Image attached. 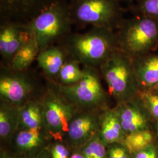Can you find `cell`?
Here are the masks:
<instances>
[{
	"label": "cell",
	"mask_w": 158,
	"mask_h": 158,
	"mask_svg": "<svg viewBox=\"0 0 158 158\" xmlns=\"http://www.w3.org/2000/svg\"><path fill=\"white\" fill-rule=\"evenodd\" d=\"M107 85L109 94L117 104L138 96V83L133 59L119 49L98 68Z\"/></svg>",
	"instance_id": "4"
},
{
	"label": "cell",
	"mask_w": 158,
	"mask_h": 158,
	"mask_svg": "<svg viewBox=\"0 0 158 158\" xmlns=\"http://www.w3.org/2000/svg\"><path fill=\"white\" fill-rule=\"evenodd\" d=\"M126 134L114 108H106L102 114L98 137L107 147L114 143H123Z\"/></svg>",
	"instance_id": "16"
},
{
	"label": "cell",
	"mask_w": 158,
	"mask_h": 158,
	"mask_svg": "<svg viewBox=\"0 0 158 158\" xmlns=\"http://www.w3.org/2000/svg\"><path fill=\"white\" fill-rule=\"evenodd\" d=\"M72 25L69 4L65 0H57L26 23L36 40L40 52L58 44L72 33Z\"/></svg>",
	"instance_id": "2"
},
{
	"label": "cell",
	"mask_w": 158,
	"mask_h": 158,
	"mask_svg": "<svg viewBox=\"0 0 158 158\" xmlns=\"http://www.w3.org/2000/svg\"><path fill=\"white\" fill-rule=\"evenodd\" d=\"M70 158H85L82 153L80 151L79 149H77V151L74 152Z\"/></svg>",
	"instance_id": "29"
},
{
	"label": "cell",
	"mask_w": 158,
	"mask_h": 158,
	"mask_svg": "<svg viewBox=\"0 0 158 158\" xmlns=\"http://www.w3.org/2000/svg\"><path fill=\"white\" fill-rule=\"evenodd\" d=\"M79 149L85 158H107V147L100 139L98 135Z\"/></svg>",
	"instance_id": "22"
},
{
	"label": "cell",
	"mask_w": 158,
	"mask_h": 158,
	"mask_svg": "<svg viewBox=\"0 0 158 158\" xmlns=\"http://www.w3.org/2000/svg\"><path fill=\"white\" fill-rule=\"evenodd\" d=\"M84 76L71 85H56L69 102L79 110H103L108 106L107 93L102 83V75L98 68L82 66Z\"/></svg>",
	"instance_id": "6"
},
{
	"label": "cell",
	"mask_w": 158,
	"mask_h": 158,
	"mask_svg": "<svg viewBox=\"0 0 158 158\" xmlns=\"http://www.w3.org/2000/svg\"><path fill=\"white\" fill-rule=\"evenodd\" d=\"M134 10L138 15L158 21V0H138Z\"/></svg>",
	"instance_id": "23"
},
{
	"label": "cell",
	"mask_w": 158,
	"mask_h": 158,
	"mask_svg": "<svg viewBox=\"0 0 158 158\" xmlns=\"http://www.w3.org/2000/svg\"><path fill=\"white\" fill-rule=\"evenodd\" d=\"M28 70L18 71L1 66L0 101L20 107L40 96L44 89L39 88L36 80Z\"/></svg>",
	"instance_id": "8"
},
{
	"label": "cell",
	"mask_w": 158,
	"mask_h": 158,
	"mask_svg": "<svg viewBox=\"0 0 158 158\" xmlns=\"http://www.w3.org/2000/svg\"><path fill=\"white\" fill-rule=\"evenodd\" d=\"M119 2V1H132V0H118ZM136 1H138V0H136Z\"/></svg>",
	"instance_id": "33"
},
{
	"label": "cell",
	"mask_w": 158,
	"mask_h": 158,
	"mask_svg": "<svg viewBox=\"0 0 158 158\" xmlns=\"http://www.w3.org/2000/svg\"><path fill=\"white\" fill-rule=\"evenodd\" d=\"M36 40L32 36L25 42L13 57L9 68L18 71L28 70L39 54Z\"/></svg>",
	"instance_id": "19"
},
{
	"label": "cell",
	"mask_w": 158,
	"mask_h": 158,
	"mask_svg": "<svg viewBox=\"0 0 158 158\" xmlns=\"http://www.w3.org/2000/svg\"><path fill=\"white\" fill-rule=\"evenodd\" d=\"M139 91L154 90L158 87V54L150 53L133 59Z\"/></svg>",
	"instance_id": "14"
},
{
	"label": "cell",
	"mask_w": 158,
	"mask_h": 158,
	"mask_svg": "<svg viewBox=\"0 0 158 158\" xmlns=\"http://www.w3.org/2000/svg\"><path fill=\"white\" fill-rule=\"evenodd\" d=\"M118 48L132 59L156 51L158 21L141 15L124 19L115 31Z\"/></svg>",
	"instance_id": "3"
},
{
	"label": "cell",
	"mask_w": 158,
	"mask_h": 158,
	"mask_svg": "<svg viewBox=\"0 0 158 158\" xmlns=\"http://www.w3.org/2000/svg\"><path fill=\"white\" fill-rule=\"evenodd\" d=\"M32 36L26 23L14 21H1L0 55L1 66L9 67L17 51Z\"/></svg>",
	"instance_id": "11"
},
{
	"label": "cell",
	"mask_w": 158,
	"mask_h": 158,
	"mask_svg": "<svg viewBox=\"0 0 158 158\" xmlns=\"http://www.w3.org/2000/svg\"><path fill=\"white\" fill-rule=\"evenodd\" d=\"M134 158H158L157 148L152 143L146 148L133 154Z\"/></svg>",
	"instance_id": "27"
},
{
	"label": "cell",
	"mask_w": 158,
	"mask_h": 158,
	"mask_svg": "<svg viewBox=\"0 0 158 158\" xmlns=\"http://www.w3.org/2000/svg\"><path fill=\"white\" fill-rule=\"evenodd\" d=\"M103 110H78L68 125L63 141L79 149L98 135Z\"/></svg>",
	"instance_id": "9"
},
{
	"label": "cell",
	"mask_w": 158,
	"mask_h": 158,
	"mask_svg": "<svg viewBox=\"0 0 158 158\" xmlns=\"http://www.w3.org/2000/svg\"><path fill=\"white\" fill-rule=\"evenodd\" d=\"M69 11L73 23L105 27L116 31L124 19L118 0H71Z\"/></svg>",
	"instance_id": "5"
},
{
	"label": "cell",
	"mask_w": 158,
	"mask_h": 158,
	"mask_svg": "<svg viewBox=\"0 0 158 158\" xmlns=\"http://www.w3.org/2000/svg\"><path fill=\"white\" fill-rule=\"evenodd\" d=\"M40 97L29 101L19 107L18 130L46 128Z\"/></svg>",
	"instance_id": "17"
},
{
	"label": "cell",
	"mask_w": 158,
	"mask_h": 158,
	"mask_svg": "<svg viewBox=\"0 0 158 158\" xmlns=\"http://www.w3.org/2000/svg\"><path fill=\"white\" fill-rule=\"evenodd\" d=\"M32 158H51V155L49 152L48 151V148H46L45 149L43 150L42 152L38 153L36 156Z\"/></svg>",
	"instance_id": "28"
},
{
	"label": "cell",
	"mask_w": 158,
	"mask_h": 158,
	"mask_svg": "<svg viewBox=\"0 0 158 158\" xmlns=\"http://www.w3.org/2000/svg\"><path fill=\"white\" fill-rule=\"evenodd\" d=\"M114 108L126 135L137 131L151 130L154 120L138 95L130 100L117 104Z\"/></svg>",
	"instance_id": "10"
},
{
	"label": "cell",
	"mask_w": 158,
	"mask_h": 158,
	"mask_svg": "<svg viewBox=\"0 0 158 158\" xmlns=\"http://www.w3.org/2000/svg\"><path fill=\"white\" fill-rule=\"evenodd\" d=\"M19 107L0 101V138L9 142L17 132L19 125Z\"/></svg>",
	"instance_id": "18"
},
{
	"label": "cell",
	"mask_w": 158,
	"mask_h": 158,
	"mask_svg": "<svg viewBox=\"0 0 158 158\" xmlns=\"http://www.w3.org/2000/svg\"><path fill=\"white\" fill-rule=\"evenodd\" d=\"M153 141L152 131L143 130L127 135L123 143L129 152L133 155L151 145Z\"/></svg>",
	"instance_id": "21"
},
{
	"label": "cell",
	"mask_w": 158,
	"mask_h": 158,
	"mask_svg": "<svg viewBox=\"0 0 158 158\" xmlns=\"http://www.w3.org/2000/svg\"><path fill=\"white\" fill-rule=\"evenodd\" d=\"M107 158H131V155L122 143H114L107 146Z\"/></svg>",
	"instance_id": "26"
},
{
	"label": "cell",
	"mask_w": 158,
	"mask_h": 158,
	"mask_svg": "<svg viewBox=\"0 0 158 158\" xmlns=\"http://www.w3.org/2000/svg\"><path fill=\"white\" fill-rule=\"evenodd\" d=\"M155 132L158 136V121L156 123V125H155Z\"/></svg>",
	"instance_id": "30"
},
{
	"label": "cell",
	"mask_w": 158,
	"mask_h": 158,
	"mask_svg": "<svg viewBox=\"0 0 158 158\" xmlns=\"http://www.w3.org/2000/svg\"><path fill=\"white\" fill-rule=\"evenodd\" d=\"M50 149L48 148L51 158H70L71 155L68 144L62 140H55Z\"/></svg>",
	"instance_id": "25"
},
{
	"label": "cell",
	"mask_w": 158,
	"mask_h": 158,
	"mask_svg": "<svg viewBox=\"0 0 158 158\" xmlns=\"http://www.w3.org/2000/svg\"><path fill=\"white\" fill-rule=\"evenodd\" d=\"M57 0H0L1 21L27 23Z\"/></svg>",
	"instance_id": "12"
},
{
	"label": "cell",
	"mask_w": 158,
	"mask_h": 158,
	"mask_svg": "<svg viewBox=\"0 0 158 158\" xmlns=\"http://www.w3.org/2000/svg\"><path fill=\"white\" fill-rule=\"evenodd\" d=\"M1 158H8V157H7V156L6 155H4V154H3L2 155V157H1Z\"/></svg>",
	"instance_id": "31"
},
{
	"label": "cell",
	"mask_w": 158,
	"mask_h": 158,
	"mask_svg": "<svg viewBox=\"0 0 158 158\" xmlns=\"http://www.w3.org/2000/svg\"><path fill=\"white\" fill-rule=\"evenodd\" d=\"M57 45L81 65L98 69L119 49L115 31L97 27L83 34L72 32Z\"/></svg>",
	"instance_id": "1"
},
{
	"label": "cell",
	"mask_w": 158,
	"mask_h": 158,
	"mask_svg": "<svg viewBox=\"0 0 158 158\" xmlns=\"http://www.w3.org/2000/svg\"><path fill=\"white\" fill-rule=\"evenodd\" d=\"M47 81L40 97L46 129L53 139L63 141L68 125L79 110L63 96L54 83Z\"/></svg>",
	"instance_id": "7"
},
{
	"label": "cell",
	"mask_w": 158,
	"mask_h": 158,
	"mask_svg": "<svg viewBox=\"0 0 158 158\" xmlns=\"http://www.w3.org/2000/svg\"><path fill=\"white\" fill-rule=\"evenodd\" d=\"M80 65L78 62L68 57L54 83L60 85H71L77 83L84 76L83 69Z\"/></svg>",
	"instance_id": "20"
},
{
	"label": "cell",
	"mask_w": 158,
	"mask_h": 158,
	"mask_svg": "<svg viewBox=\"0 0 158 158\" xmlns=\"http://www.w3.org/2000/svg\"><path fill=\"white\" fill-rule=\"evenodd\" d=\"M153 91H155V92H156V93H158V87L157 88H156L154 90H153Z\"/></svg>",
	"instance_id": "32"
},
{
	"label": "cell",
	"mask_w": 158,
	"mask_h": 158,
	"mask_svg": "<svg viewBox=\"0 0 158 158\" xmlns=\"http://www.w3.org/2000/svg\"><path fill=\"white\" fill-rule=\"evenodd\" d=\"M138 95L143 102L153 120L158 121V93L153 91H139Z\"/></svg>",
	"instance_id": "24"
},
{
	"label": "cell",
	"mask_w": 158,
	"mask_h": 158,
	"mask_svg": "<svg viewBox=\"0 0 158 158\" xmlns=\"http://www.w3.org/2000/svg\"><path fill=\"white\" fill-rule=\"evenodd\" d=\"M68 59V55L63 48L59 45H54L40 52L36 60L47 80L55 82Z\"/></svg>",
	"instance_id": "15"
},
{
	"label": "cell",
	"mask_w": 158,
	"mask_h": 158,
	"mask_svg": "<svg viewBox=\"0 0 158 158\" xmlns=\"http://www.w3.org/2000/svg\"><path fill=\"white\" fill-rule=\"evenodd\" d=\"M53 138L46 128L18 130L12 136L11 143L16 152L34 158L47 148L46 144Z\"/></svg>",
	"instance_id": "13"
}]
</instances>
